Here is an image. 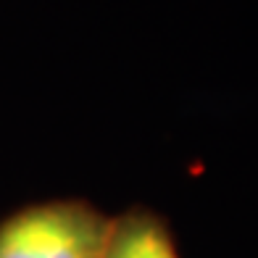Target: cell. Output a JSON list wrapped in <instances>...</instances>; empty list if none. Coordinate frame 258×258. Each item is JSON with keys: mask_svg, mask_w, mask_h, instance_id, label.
I'll return each mask as SVG.
<instances>
[{"mask_svg": "<svg viewBox=\"0 0 258 258\" xmlns=\"http://www.w3.org/2000/svg\"><path fill=\"white\" fill-rule=\"evenodd\" d=\"M108 224L79 201L32 206L0 224V258H100Z\"/></svg>", "mask_w": 258, "mask_h": 258, "instance_id": "6da1fadb", "label": "cell"}, {"mask_svg": "<svg viewBox=\"0 0 258 258\" xmlns=\"http://www.w3.org/2000/svg\"><path fill=\"white\" fill-rule=\"evenodd\" d=\"M100 258H179L171 232L150 211H126L111 219Z\"/></svg>", "mask_w": 258, "mask_h": 258, "instance_id": "7a4b0ae2", "label": "cell"}]
</instances>
